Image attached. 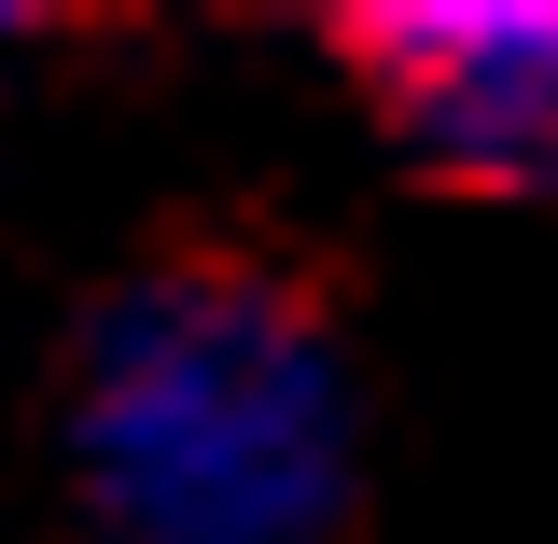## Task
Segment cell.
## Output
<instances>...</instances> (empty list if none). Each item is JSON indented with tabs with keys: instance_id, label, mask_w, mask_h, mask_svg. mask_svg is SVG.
<instances>
[{
	"instance_id": "7a4b0ae2",
	"label": "cell",
	"mask_w": 558,
	"mask_h": 544,
	"mask_svg": "<svg viewBox=\"0 0 558 544\" xmlns=\"http://www.w3.org/2000/svg\"><path fill=\"white\" fill-rule=\"evenodd\" d=\"M336 43L433 182L558 196V0H363Z\"/></svg>"
},
{
	"instance_id": "6da1fadb",
	"label": "cell",
	"mask_w": 558,
	"mask_h": 544,
	"mask_svg": "<svg viewBox=\"0 0 558 544\" xmlns=\"http://www.w3.org/2000/svg\"><path fill=\"white\" fill-rule=\"evenodd\" d=\"M57 447L98 544H336L363 488L336 293L238 238L126 266L70 336Z\"/></svg>"
}]
</instances>
